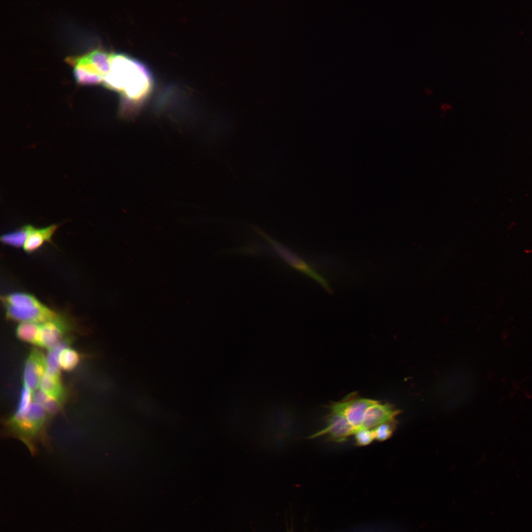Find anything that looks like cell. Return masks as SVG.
I'll list each match as a JSON object with an SVG mask.
<instances>
[{
    "mask_svg": "<svg viewBox=\"0 0 532 532\" xmlns=\"http://www.w3.org/2000/svg\"><path fill=\"white\" fill-rule=\"evenodd\" d=\"M102 83L121 93L128 107H136L149 94L152 79L141 63L122 54L111 53L110 69Z\"/></svg>",
    "mask_w": 532,
    "mask_h": 532,
    "instance_id": "cell-1",
    "label": "cell"
},
{
    "mask_svg": "<svg viewBox=\"0 0 532 532\" xmlns=\"http://www.w3.org/2000/svg\"><path fill=\"white\" fill-rule=\"evenodd\" d=\"M66 61L73 66L75 80L80 84L102 83L110 69V54L98 49L81 56L68 57Z\"/></svg>",
    "mask_w": 532,
    "mask_h": 532,
    "instance_id": "cell-2",
    "label": "cell"
},
{
    "mask_svg": "<svg viewBox=\"0 0 532 532\" xmlns=\"http://www.w3.org/2000/svg\"><path fill=\"white\" fill-rule=\"evenodd\" d=\"M250 228L268 242L277 255L290 266L318 282L327 292H332L331 288L327 280L299 256L271 238L260 229L253 226H251Z\"/></svg>",
    "mask_w": 532,
    "mask_h": 532,
    "instance_id": "cell-3",
    "label": "cell"
},
{
    "mask_svg": "<svg viewBox=\"0 0 532 532\" xmlns=\"http://www.w3.org/2000/svg\"><path fill=\"white\" fill-rule=\"evenodd\" d=\"M330 411L325 428L312 434L310 438L325 436L331 441L343 442L354 435L355 430L345 415L339 410L330 405Z\"/></svg>",
    "mask_w": 532,
    "mask_h": 532,
    "instance_id": "cell-4",
    "label": "cell"
},
{
    "mask_svg": "<svg viewBox=\"0 0 532 532\" xmlns=\"http://www.w3.org/2000/svg\"><path fill=\"white\" fill-rule=\"evenodd\" d=\"M376 400L358 398L355 393L350 394L343 399L331 405L342 412L355 430L361 429L364 417L368 409Z\"/></svg>",
    "mask_w": 532,
    "mask_h": 532,
    "instance_id": "cell-5",
    "label": "cell"
},
{
    "mask_svg": "<svg viewBox=\"0 0 532 532\" xmlns=\"http://www.w3.org/2000/svg\"><path fill=\"white\" fill-rule=\"evenodd\" d=\"M5 306L7 317L16 321L42 324L60 318L56 312L41 303L38 305L22 308Z\"/></svg>",
    "mask_w": 532,
    "mask_h": 532,
    "instance_id": "cell-6",
    "label": "cell"
},
{
    "mask_svg": "<svg viewBox=\"0 0 532 532\" xmlns=\"http://www.w3.org/2000/svg\"><path fill=\"white\" fill-rule=\"evenodd\" d=\"M46 370V360L36 349L33 350L29 356L24 372V385L31 392L39 386L41 378Z\"/></svg>",
    "mask_w": 532,
    "mask_h": 532,
    "instance_id": "cell-7",
    "label": "cell"
},
{
    "mask_svg": "<svg viewBox=\"0 0 532 532\" xmlns=\"http://www.w3.org/2000/svg\"><path fill=\"white\" fill-rule=\"evenodd\" d=\"M399 412L391 405L376 400L367 410L362 429H373L382 424L394 421Z\"/></svg>",
    "mask_w": 532,
    "mask_h": 532,
    "instance_id": "cell-8",
    "label": "cell"
},
{
    "mask_svg": "<svg viewBox=\"0 0 532 532\" xmlns=\"http://www.w3.org/2000/svg\"><path fill=\"white\" fill-rule=\"evenodd\" d=\"M66 327L60 317L40 325L38 346L51 350L63 340Z\"/></svg>",
    "mask_w": 532,
    "mask_h": 532,
    "instance_id": "cell-9",
    "label": "cell"
},
{
    "mask_svg": "<svg viewBox=\"0 0 532 532\" xmlns=\"http://www.w3.org/2000/svg\"><path fill=\"white\" fill-rule=\"evenodd\" d=\"M59 225L36 228L32 226L23 248L25 252L32 254L39 249L44 243H52V238Z\"/></svg>",
    "mask_w": 532,
    "mask_h": 532,
    "instance_id": "cell-10",
    "label": "cell"
},
{
    "mask_svg": "<svg viewBox=\"0 0 532 532\" xmlns=\"http://www.w3.org/2000/svg\"><path fill=\"white\" fill-rule=\"evenodd\" d=\"M46 411L43 405L32 402L22 422L16 428L29 435H34L43 425Z\"/></svg>",
    "mask_w": 532,
    "mask_h": 532,
    "instance_id": "cell-11",
    "label": "cell"
},
{
    "mask_svg": "<svg viewBox=\"0 0 532 532\" xmlns=\"http://www.w3.org/2000/svg\"><path fill=\"white\" fill-rule=\"evenodd\" d=\"M39 387L50 397L62 401L64 390L60 380V374L49 373L45 371L42 376Z\"/></svg>",
    "mask_w": 532,
    "mask_h": 532,
    "instance_id": "cell-12",
    "label": "cell"
},
{
    "mask_svg": "<svg viewBox=\"0 0 532 532\" xmlns=\"http://www.w3.org/2000/svg\"><path fill=\"white\" fill-rule=\"evenodd\" d=\"M32 225H26L14 231L3 234L0 241L4 244L16 248L23 247Z\"/></svg>",
    "mask_w": 532,
    "mask_h": 532,
    "instance_id": "cell-13",
    "label": "cell"
},
{
    "mask_svg": "<svg viewBox=\"0 0 532 532\" xmlns=\"http://www.w3.org/2000/svg\"><path fill=\"white\" fill-rule=\"evenodd\" d=\"M32 392L25 385L22 391L17 409L10 419V423L17 427L25 418L32 403Z\"/></svg>",
    "mask_w": 532,
    "mask_h": 532,
    "instance_id": "cell-14",
    "label": "cell"
},
{
    "mask_svg": "<svg viewBox=\"0 0 532 532\" xmlns=\"http://www.w3.org/2000/svg\"><path fill=\"white\" fill-rule=\"evenodd\" d=\"M40 329V326L37 323L23 322L18 326L16 334L23 341L38 345Z\"/></svg>",
    "mask_w": 532,
    "mask_h": 532,
    "instance_id": "cell-15",
    "label": "cell"
},
{
    "mask_svg": "<svg viewBox=\"0 0 532 532\" xmlns=\"http://www.w3.org/2000/svg\"><path fill=\"white\" fill-rule=\"evenodd\" d=\"M70 341L68 339L63 340L57 346L50 350L46 359V371L53 374H59V356L61 352L68 347Z\"/></svg>",
    "mask_w": 532,
    "mask_h": 532,
    "instance_id": "cell-16",
    "label": "cell"
},
{
    "mask_svg": "<svg viewBox=\"0 0 532 532\" xmlns=\"http://www.w3.org/2000/svg\"><path fill=\"white\" fill-rule=\"evenodd\" d=\"M79 360V357L77 352L73 349L66 347L60 354V366L65 370H71L77 366Z\"/></svg>",
    "mask_w": 532,
    "mask_h": 532,
    "instance_id": "cell-17",
    "label": "cell"
},
{
    "mask_svg": "<svg viewBox=\"0 0 532 532\" xmlns=\"http://www.w3.org/2000/svg\"><path fill=\"white\" fill-rule=\"evenodd\" d=\"M394 421L382 424L372 429L375 439L385 441L391 437L394 431Z\"/></svg>",
    "mask_w": 532,
    "mask_h": 532,
    "instance_id": "cell-18",
    "label": "cell"
},
{
    "mask_svg": "<svg viewBox=\"0 0 532 532\" xmlns=\"http://www.w3.org/2000/svg\"><path fill=\"white\" fill-rule=\"evenodd\" d=\"M356 444L358 446H366L370 444L374 439L372 429H361L354 434Z\"/></svg>",
    "mask_w": 532,
    "mask_h": 532,
    "instance_id": "cell-19",
    "label": "cell"
},
{
    "mask_svg": "<svg viewBox=\"0 0 532 532\" xmlns=\"http://www.w3.org/2000/svg\"><path fill=\"white\" fill-rule=\"evenodd\" d=\"M61 406V401L51 397H49L43 405L46 412L50 414H54L57 413L60 410Z\"/></svg>",
    "mask_w": 532,
    "mask_h": 532,
    "instance_id": "cell-20",
    "label": "cell"
},
{
    "mask_svg": "<svg viewBox=\"0 0 532 532\" xmlns=\"http://www.w3.org/2000/svg\"><path fill=\"white\" fill-rule=\"evenodd\" d=\"M50 397L41 390H35L33 396V402L43 406Z\"/></svg>",
    "mask_w": 532,
    "mask_h": 532,
    "instance_id": "cell-21",
    "label": "cell"
}]
</instances>
